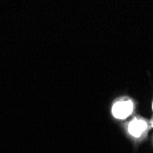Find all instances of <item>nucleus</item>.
<instances>
[{
    "mask_svg": "<svg viewBox=\"0 0 153 153\" xmlns=\"http://www.w3.org/2000/svg\"><path fill=\"white\" fill-rule=\"evenodd\" d=\"M133 111V103L130 100H122L113 105V116L118 119L127 118Z\"/></svg>",
    "mask_w": 153,
    "mask_h": 153,
    "instance_id": "f257e3e1",
    "label": "nucleus"
},
{
    "mask_svg": "<svg viewBox=\"0 0 153 153\" xmlns=\"http://www.w3.org/2000/svg\"><path fill=\"white\" fill-rule=\"evenodd\" d=\"M146 128H147V123L142 119H135L128 126L129 133L136 137H140L142 133L146 130Z\"/></svg>",
    "mask_w": 153,
    "mask_h": 153,
    "instance_id": "f03ea898",
    "label": "nucleus"
},
{
    "mask_svg": "<svg viewBox=\"0 0 153 153\" xmlns=\"http://www.w3.org/2000/svg\"><path fill=\"white\" fill-rule=\"evenodd\" d=\"M152 109H153V103H152Z\"/></svg>",
    "mask_w": 153,
    "mask_h": 153,
    "instance_id": "7ed1b4c3",
    "label": "nucleus"
}]
</instances>
